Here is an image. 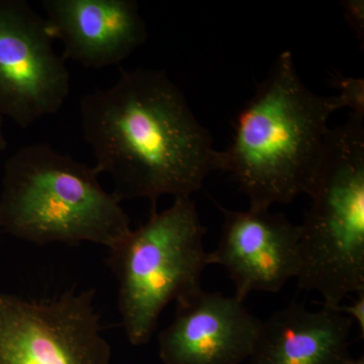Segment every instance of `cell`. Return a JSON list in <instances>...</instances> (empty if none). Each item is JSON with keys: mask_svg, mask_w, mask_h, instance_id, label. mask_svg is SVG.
<instances>
[{"mask_svg": "<svg viewBox=\"0 0 364 364\" xmlns=\"http://www.w3.org/2000/svg\"><path fill=\"white\" fill-rule=\"evenodd\" d=\"M93 167L49 144L16 151L4 166L0 229L38 245L91 242L112 248L132 231L121 202Z\"/></svg>", "mask_w": 364, "mask_h": 364, "instance_id": "3957f363", "label": "cell"}, {"mask_svg": "<svg viewBox=\"0 0 364 364\" xmlns=\"http://www.w3.org/2000/svg\"><path fill=\"white\" fill-rule=\"evenodd\" d=\"M224 215L218 247L208 264L226 268L240 301L252 291L277 293L299 272V226L282 213L249 208L246 212L218 205Z\"/></svg>", "mask_w": 364, "mask_h": 364, "instance_id": "ba28073f", "label": "cell"}, {"mask_svg": "<svg viewBox=\"0 0 364 364\" xmlns=\"http://www.w3.org/2000/svg\"><path fill=\"white\" fill-rule=\"evenodd\" d=\"M351 326L336 309L291 304L262 321L249 364H344Z\"/></svg>", "mask_w": 364, "mask_h": 364, "instance_id": "8fae6325", "label": "cell"}, {"mask_svg": "<svg viewBox=\"0 0 364 364\" xmlns=\"http://www.w3.org/2000/svg\"><path fill=\"white\" fill-rule=\"evenodd\" d=\"M344 364H364V358L361 356V358H353L350 356V358L345 361Z\"/></svg>", "mask_w": 364, "mask_h": 364, "instance_id": "2e32d148", "label": "cell"}, {"mask_svg": "<svg viewBox=\"0 0 364 364\" xmlns=\"http://www.w3.org/2000/svg\"><path fill=\"white\" fill-rule=\"evenodd\" d=\"M80 116L93 168L112 177L119 202L147 198L156 210L162 196L191 198L223 172L222 150L165 71L121 70L111 87L82 97Z\"/></svg>", "mask_w": 364, "mask_h": 364, "instance_id": "6da1fadb", "label": "cell"}, {"mask_svg": "<svg viewBox=\"0 0 364 364\" xmlns=\"http://www.w3.org/2000/svg\"><path fill=\"white\" fill-rule=\"evenodd\" d=\"M332 85L338 90L336 95L341 109H348L351 114L364 117V79L335 73Z\"/></svg>", "mask_w": 364, "mask_h": 364, "instance_id": "7c38bea8", "label": "cell"}, {"mask_svg": "<svg viewBox=\"0 0 364 364\" xmlns=\"http://www.w3.org/2000/svg\"><path fill=\"white\" fill-rule=\"evenodd\" d=\"M205 233L196 203L178 198L162 212L151 210L145 224L109 249L107 264L119 282L122 324L134 346L150 341L171 301L202 289Z\"/></svg>", "mask_w": 364, "mask_h": 364, "instance_id": "5b68a950", "label": "cell"}, {"mask_svg": "<svg viewBox=\"0 0 364 364\" xmlns=\"http://www.w3.org/2000/svg\"><path fill=\"white\" fill-rule=\"evenodd\" d=\"M338 98L321 97L301 81L291 51L280 53L267 78L236 117L233 142L222 150L223 172L231 173L250 208L269 210L317 182Z\"/></svg>", "mask_w": 364, "mask_h": 364, "instance_id": "7a4b0ae2", "label": "cell"}, {"mask_svg": "<svg viewBox=\"0 0 364 364\" xmlns=\"http://www.w3.org/2000/svg\"><path fill=\"white\" fill-rule=\"evenodd\" d=\"M299 225V287L336 308L364 291V117L330 129L322 167Z\"/></svg>", "mask_w": 364, "mask_h": 364, "instance_id": "277c9868", "label": "cell"}, {"mask_svg": "<svg viewBox=\"0 0 364 364\" xmlns=\"http://www.w3.org/2000/svg\"><path fill=\"white\" fill-rule=\"evenodd\" d=\"M7 141L4 132V116L0 114V152L6 149Z\"/></svg>", "mask_w": 364, "mask_h": 364, "instance_id": "9a60e30c", "label": "cell"}, {"mask_svg": "<svg viewBox=\"0 0 364 364\" xmlns=\"http://www.w3.org/2000/svg\"><path fill=\"white\" fill-rule=\"evenodd\" d=\"M95 289L49 301L0 294V364H109Z\"/></svg>", "mask_w": 364, "mask_h": 364, "instance_id": "8992f818", "label": "cell"}, {"mask_svg": "<svg viewBox=\"0 0 364 364\" xmlns=\"http://www.w3.org/2000/svg\"><path fill=\"white\" fill-rule=\"evenodd\" d=\"M45 23L62 58L85 68L119 65L148 39L135 0H44Z\"/></svg>", "mask_w": 364, "mask_h": 364, "instance_id": "30bf717a", "label": "cell"}, {"mask_svg": "<svg viewBox=\"0 0 364 364\" xmlns=\"http://www.w3.org/2000/svg\"><path fill=\"white\" fill-rule=\"evenodd\" d=\"M358 298L348 306H336V310L345 314L347 317L353 318L358 325L359 331L361 332V338H364V291L358 294Z\"/></svg>", "mask_w": 364, "mask_h": 364, "instance_id": "5bb4252c", "label": "cell"}, {"mask_svg": "<svg viewBox=\"0 0 364 364\" xmlns=\"http://www.w3.org/2000/svg\"><path fill=\"white\" fill-rule=\"evenodd\" d=\"M344 18L359 40L364 38V1L363 0H345Z\"/></svg>", "mask_w": 364, "mask_h": 364, "instance_id": "4fadbf2b", "label": "cell"}, {"mask_svg": "<svg viewBox=\"0 0 364 364\" xmlns=\"http://www.w3.org/2000/svg\"><path fill=\"white\" fill-rule=\"evenodd\" d=\"M262 321L243 301L198 291L176 301V313L159 333L165 364H240L253 350Z\"/></svg>", "mask_w": 364, "mask_h": 364, "instance_id": "9c48e42d", "label": "cell"}, {"mask_svg": "<svg viewBox=\"0 0 364 364\" xmlns=\"http://www.w3.org/2000/svg\"><path fill=\"white\" fill-rule=\"evenodd\" d=\"M25 0H0V114L28 128L56 114L70 91L65 61Z\"/></svg>", "mask_w": 364, "mask_h": 364, "instance_id": "52a82bcc", "label": "cell"}]
</instances>
